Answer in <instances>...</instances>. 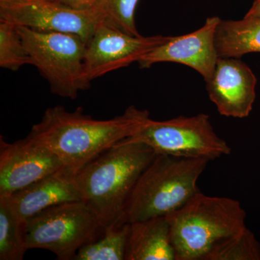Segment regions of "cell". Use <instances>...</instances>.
I'll return each mask as SVG.
<instances>
[{"label": "cell", "mask_w": 260, "mask_h": 260, "mask_svg": "<svg viewBox=\"0 0 260 260\" xmlns=\"http://www.w3.org/2000/svg\"><path fill=\"white\" fill-rule=\"evenodd\" d=\"M17 28L30 64L47 80L51 93L73 100L80 91L90 88L84 60L86 43L81 38L72 34Z\"/></svg>", "instance_id": "obj_5"}, {"label": "cell", "mask_w": 260, "mask_h": 260, "mask_svg": "<svg viewBox=\"0 0 260 260\" xmlns=\"http://www.w3.org/2000/svg\"><path fill=\"white\" fill-rule=\"evenodd\" d=\"M64 167L55 154L28 136L10 143L1 135L0 198L21 190Z\"/></svg>", "instance_id": "obj_10"}, {"label": "cell", "mask_w": 260, "mask_h": 260, "mask_svg": "<svg viewBox=\"0 0 260 260\" xmlns=\"http://www.w3.org/2000/svg\"><path fill=\"white\" fill-rule=\"evenodd\" d=\"M245 17L260 18V0H255L254 2L250 9L246 13Z\"/></svg>", "instance_id": "obj_22"}, {"label": "cell", "mask_w": 260, "mask_h": 260, "mask_svg": "<svg viewBox=\"0 0 260 260\" xmlns=\"http://www.w3.org/2000/svg\"><path fill=\"white\" fill-rule=\"evenodd\" d=\"M203 260H260V244L246 227L217 243Z\"/></svg>", "instance_id": "obj_17"}, {"label": "cell", "mask_w": 260, "mask_h": 260, "mask_svg": "<svg viewBox=\"0 0 260 260\" xmlns=\"http://www.w3.org/2000/svg\"><path fill=\"white\" fill-rule=\"evenodd\" d=\"M205 83L208 96L220 115L243 119L250 114L257 80L240 58L218 57L213 75Z\"/></svg>", "instance_id": "obj_12"}, {"label": "cell", "mask_w": 260, "mask_h": 260, "mask_svg": "<svg viewBox=\"0 0 260 260\" xmlns=\"http://www.w3.org/2000/svg\"><path fill=\"white\" fill-rule=\"evenodd\" d=\"M76 172L64 167L31 185L9 196L0 198V203L21 221L54 205L82 201L76 184Z\"/></svg>", "instance_id": "obj_13"}, {"label": "cell", "mask_w": 260, "mask_h": 260, "mask_svg": "<svg viewBox=\"0 0 260 260\" xmlns=\"http://www.w3.org/2000/svg\"><path fill=\"white\" fill-rule=\"evenodd\" d=\"M129 223L105 229L100 238L83 246L74 260H126Z\"/></svg>", "instance_id": "obj_16"}, {"label": "cell", "mask_w": 260, "mask_h": 260, "mask_svg": "<svg viewBox=\"0 0 260 260\" xmlns=\"http://www.w3.org/2000/svg\"><path fill=\"white\" fill-rule=\"evenodd\" d=\"M220 20L210 17L201 28L190 34L169 37L145 54L138 64L141 68H149L157 63H179L194 70L206 81L213 75L218 59L215 32Z\"/></svg>", "instance_id": "obj_11"}, {"label": "cell", "mask_w": 260, "mask_h": 260, "mask_svg": "<svg viewBox=\"0 0 260 260\" xmlns=\"http://www.w3.org/2000/svg\"><path fill=\"white\" fill-rule=\"evenodd\" d=\"M157 153L126 138L84 166L75 175L82 201L104 229L124 224L126 202L140 176Z\"/></svg>", "instance_id": "obj_2"}, {"label": "cell", "mask_w": 260, "mask_h": 260, "mask_svg": "<svg viewBox=\"0 0 260 260\" xmlns=\"http://www.w3.org/2000/svg\"><path fill=\"white\" fill-rule=\"evenodd\" d=\"M28 250L25 222L0 203V260H22Z\"/></svg>", "instance_id": "obj_18"}, {"label": "cell", "mask_w": 260, "mask_h": 260, "mask_svg": "<svg viewBox=\"0 0 260 260\" xmlns=\"http://www.w3.org/2000/svg\"><path fill=\"white\" fill-rule=\"evenodd\" d=\"M215 47L218 57L241 59L245 54L260 53V18L220 19L215 32Z\"/></svg>", "instance_id": "obj_15"}, {"label": "cell", "mask_w": 260, "mask_h": 260, "mask_svg": "<svg viewBox=\"0 0 260 260\" xmlns=\"http://www.w3.org/2000/svg\"><path fill=\"white\" fill-rule=\"evenodd\" d=\"M139 0H102L99 10L103 22L121 31L140 37L135 23V13Z\"/></svg>", "instance_id": "obj_20"}, {"label": "cell", "mask_w": 260, "mask_h": 260, "mask_svg": "<svg viewBox=\"0 0 260 260\" xmlns=\"http://www.w3.org/2000/svg\"><path fill=\"white\" fill-rule=\"evenodd\" d=\"M57 4L76 10H99L102 0H51Z\"/></svg>", "instance_id": "obj_21"}, {"label": "cell", "mask_w": 260, "mask_h": 260, "mask_svg": "<svg viewBox=\"0 0 260 260\" xmlns=\"http://www.w3.org/2000/svg\"><path fill=\"white\" fill-rule=\"evenodd\" d=\"M104 231L83 201L54 205L25 222L28 249H46L59 260H74L83 246L102 237Z\"/></svg>", "instance_id": "obj_6"}, {"label": "cell", "mask_w": 260, "mask_h": 260, "mask_svg": "<svg viewBox=\"0 0 260 260\" xmlns=\"http://www.w3.org/2000/svg\"><path fill=\"white\" fill-rule=\"evenodd\" d=\"M126 260H176L167 215L129 223Z\"/></svg>", "instance_id": "obj_14"}, {"label": "cell", "mask_w": 260, "mask_h": 260, "mask_svg": "<svg viewBox=\"0 0 260 260\" xmlns=\"http://www.w3.org/2000/svg\"><path fill=\"white\" fill-rule=\"evenodd\" d=\"M0 21L39 31L75 34L87 44L103 18L99 10H73L51 0H0Z\"/></svg>", "instance_id": "obj_8"}, {"label": "cell", "mask_w": 260, "mask_h": 260, "mask_svg": "<svg viewBox=\"0 0 260 260\" xmlns=\"http://www.w3.org/2000/svg\"><path fill=\"white\" fill-rule=\"evenodd\" d=\"M150 118L148 110L135 106L105 120L84 114L80 107L69 112L62 106H56L48 108L28 136L77 173L113 145L133 136Z\"/></svg>", "instance_id": "obj_1"}, {"label": "cell", "mask_w": 260, "mask_h": 260, "mask_svg": "<svg viewBox=\"0 0 260 260\" xmlns=\"http://www.w3.org/2000/svg\"><path fill=\"white\" fill-rule=\"evenodd\" d=\"M157 154L214 160L230 155L232 148L214 129L210 116L199 114L180 116L165 121L149 119L133 136Z\"/></svg>", "instance_id": "obj_7"}, {"label": "cell", "mask_w": 260, "mask_h": 260, "mask_svg": "<svg viewBox=\"0 0 260 260\" xmlns=\"http://www.w3.org/2000/svg\"><path fill=\"white\" fill-rule=\"evenodd\" d=\"M170 37H134L101 22L86 44L85 71L92 80L139 61Z\"/></svg>", "instance_id": "obj_9"}, {"label": "cell", "mask_w": 260, "mask_h": 260, "mask_svg": "<svg viewBox=\"0 0 260 260\" xmlns=\"http://www.w3.org/2000/svg\"><path fill=\"white\" fill-rule=\"evenodd\" d=\"M167 216L176 260H203L217 243L246 227L238 200L200 191Z\"/></svg>", "instance_id": "obj_3"}, {"label": "cell", "mask_w": 260, "mask_h": 260, "mask_svg": "<svg viewBox=\"0 0 260 260\" xmlns=\"http://www.w3.org/2000/svg\"><path fill=\"white\" fill-rule=\"evenodd\" d=\"M209 160L157 154L137 181L126 202L123 222L164 216L200 191L198 181Z\"/></svg>", "instance_id": "obj_4"}, {"label": "cell", "mask_w": 260, "mask_h": 260, "mask_svg": "<svg viewBox=\"0 0 260 260\" xmlns=\"http://www.w3.org/2000/svg\"><path fill=\"white\" fill-rule=\"evenodd\" d=\"M30 59L18 28L13 24L0 21V67L17 71Z\"/></svg>", "instance_id": "obj_19"}]
</instances>
